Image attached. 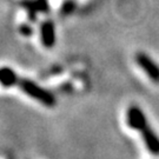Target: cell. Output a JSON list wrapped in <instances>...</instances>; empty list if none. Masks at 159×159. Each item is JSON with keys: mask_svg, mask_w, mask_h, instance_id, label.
Listing matches in <instances>:
<instances>
[{"mask_svg": "<svg viewBox=\"0 0 159 159\" xmlns=\"http://www.w3.org/2000/svg\"><path fill=\"white\" fill-rule=\"evenodd\" d=\"M18 85L20 86V89L27 96L35 99L37 102H39L40 104L45 105L47 107H53L57 104L56 97L53 96L51 92L45 90V89H43L41 86L37 85L32 80L19 79L18 80Z\"/></svg>", "mask_w": 159, "mask_h": 159, "instance_id": "1", "label": "cell"}, {"mask_svg": "<svg viewBox=\"0 0 159 159\" xmlns=\"http://www.w3.org/2000/svg\"><path fill=\"white\" fill-rule=\"evenodd\" d=\"M136 61L139 65V67L144 70V72L148 74L150 79L159 84V66L154 63L146 53L138 52L136 56Z\"/></svg>", "mask_w": 159, "mask_h": 159, "instance_id": "2", "label": "cell"}, {"mask_svg": "<svg viewBox=\"0 0 159 159\" xmlns=\"http://www.w3.org/2000/svg\"><path fill=\"white\" fill-rule=\"evenodd\" d=\"M126 120H127V125L136 131H142L145 126L148 125V119L142 111V108L138 107L137 105H132L129 107Z\"/></svg>", "mask_w": 159, "mask_h": 159, "instance_id": "3", "label": "cell"}, {"mask_svg": "<svg viewBox=\"0 0 159 159\" xmlns=\"http://www.w3.org/2000/svg\"><path fill=\"white\" fill-rule=\"evenodd\" d=\"M140 132H142L143 140L145 143L148 152L153 156H159V137L157 136L153 129L151 126L146 125Z\"/></svg>", "mask_w": 159, "mask_h": 159, "instance_id": "4", "label": "cell"}, {"mask_svg": "<svg viewBox=\"0 0 159 159\" xmlns=\"http://www.w3.org/2000/svg\"><path fill=\"white\" fill-rule=\"evenodd\" d=\"M40 33H41V43L46 48H52L56 44V30H54V24L51 20H46L41 24L40 27Z\"/></svg>", "mask_w": 159, "mask_h": 159, "instance_id": "5", "label": "cell"}, {"mask_svg": "<svg viewBox=\"0 0 159 159\" xmlns=\"http://www.w3.org/2000/svg\"><path fill=\"white\" fill-rule=\"evenodd\" d=\"M21 5L27 10L30 18L34 20L37 12H47L48 11V4L46 0H24L21 1Z\"/></svg>", "mask_w": 159, "mask_h": 159, "instance_id": "6", "label": "cell"}, {"mask_svg": "<svg viewBox=\"0 0 159 159\" xmlns=\"http://www.w3.org/2000/svg\"><path fill=\"white\" fill-rule=\"evenodd\" d=\"M17 73L10 67H1L0 68V84L4 87H12L18 84Z\"/></svg>", "mask_w": 159, "mask_h": 159, "instance_id": "7", "label": "cell"}, {"mask_svg": "<svg viewBox=\"0 0 159 159\" xmlns=\"http://www.w3.org/2000/svg\"><path fill=\"white\" fill-rule=\"evenodd\" d=\"M75 8H77V4H75L74 0H65L63 2V5H61L60 11H61L64 16H67V14L73 13L75 11Z\"/></svg>", "mask_w": 159, "mask_h": 159, "instance_id": "8", "label": "cell"}, {"mask_svg": "<svg viewBox=\"0 0 159 159\" xmlns=\"http://www.w3.org/2000/svg\"><path fill=\"white\" fill-rule=\"evenodd\" d=\"M19 32L23 34V35H25V37H31L32 35V33H33V30H32V27L31 26H29V25H21L20 26V29H19Z\"/></svg>", "mask_w": 159, "mask_h": 159, "instance_id": "9", "label": "cell"}]
</instances>
